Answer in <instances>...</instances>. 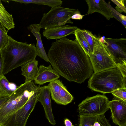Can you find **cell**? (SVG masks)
<instances>
[{"label":"cell","instance_id":"1","mask_svg":"<svg viewBox=\"0 0 126 126\" xmlns=\"http://www.w3.org/2000/svg\"><path fill=\"white\" fill-rule=\"evenodd\" d=\"M47 56L53 68L70 81L81 83L93 74L89 58L76 39L64 37L56 40Z\"/></svg>","mask_w":126,"mask_h":126},{"label":"cell","instance_id":"2","mask_svg":"<svg viewBox=\"0 0 126 126\" xmlns=\"http://www.w3.org/2000/svg\"><path fill=\"white\" fill-rule=\"evenodd\" d=\"M3 61V75L35 60L37 56L34 44L20 42L9 36L8 42L1 50Z\"/></svg>","mask_w":126,"mask_h":126},{"label":"cell","instance_id":"3","mask_svg":"<svg viewBox=\"0 0 126 126\" xmlns=\"http://www.w3.org/2000/svg\"><path fill=\"white\" fill-rule=\"evenodd\" d=\"M88 86L95 91L111 93L117 89L126 88V77L116 66L94 73L88 81Z\"/></svg>","mask_w":126,"mask_h":126},{"label":"cell","instance_id":"4","mask_svg":"<svg viewBox=\"0 0 126 126\" xmlns=\"http://www.w3.org/2000/svg\"><path fill=\"white\" fill-rule=\"evenodd\" d=\"M30 82H25L17 87L0 109V126H3L10 117L20 109L21 101L27 99L30 93Z\"/></svg>","mask_w":126,"mask_h":126},{"label":"cell","instance_id":"5","mask_svg":"<svg viewBox=\"0 0 126 126\" xmlns=\"http://www.w3.org/2000/svg\"><path fill=\"white\" fill-rule=\"evenodd\" d=\"M76 13H80L78 9L61 6L51 8L47 13H44L38 25L44 29L65 25L73 24L70 20L71 16Z\"/></svg>","mask_w":126,"mask_h":126},{"label":"cell","instance_id":"6","mask_svg":"<svg viewBox=\"0 0 126 126\" xmlns=\"http://www.w3.org/2000/svg\"><path fill=\"white\" fill-rule=\"evenodd\" d=\"M93 51L89 57L94 73L116 66L100 38L93 35Z\"/></svg>","mask_w":126,"mask_h":126},{"label":"cell","instance_id":"7","mask_svg":"<svg viewBox=\"0 0 126 126\" xmlns=\"http://www.w3.org/2000/svg\"><path fill=\"white\" fill-rule=\"evenodd\" d=\"M109 101L104 95L87 97L78 105L79 116H91L104 114L109 109Z\"/></svg>","mask_w":126,"mask_h":126},{"label":"cell","instance_id":"8","mask_svg":"<svg viewBox=\"0 0 126 126\" xmlns=\"http://www.w3.org/2000/svg\"><path fill=\"white\" fill-rule=\"evenodd\" d=\"M40 87L21 108L13 114L3 126H25L31 113L38 101Z\"/></svg>","mask_w":126,"mask_h":126},{"label":"cell","instance_id":"9","mask_svg":"<svg viewBox=\"0 0 126 126\" xmlns=\"http://www.w3.org/2000/svg\"><path fill=\"white\" fill-rule=\"evenodd\" d=\"M100 38L116 66L126 64V39Z\"/></svg>","mask_w":126,"mask_h":126},{"label":"cell","instance_id":"10","mask_svg":"<svg viewBox=\"0 0 126 126\" xmlns=\"http://www.w3.org/2000/svg\"><path fill=\"white\" fill-rule=\"evenodd\" d=\"M48 86L52 99L57 104L65 105L73 100V96L60 80L57 79L51 81Z\"/></svg>","mask_w":126,"mask_h":126},{"label":"cell","instance_id":"11","mask_svg":"<svg viewBox=\"0 0 126 126\" xmlns=\"http://www.w3.org/2000/svg\"><path fill=\"white\" fill-rule=\"evenodd\" d=\"M108 106L111 110L113 122L119 126L126 124V102L118 98L109 101Z\"/></svg>","mask_w":126,"mask_h":126},{"label":"cell","instance_id":"12","mask_svg":"<svg viewBox=\"0 0 126 126\" xmlns=\"http://www.w3.org/2000/svg\"><path fill=\"white\" fill-rule=\"evenodd\" d=\"M50 92L48 86L40 87V94L38 101L41 103L44 108L46 116L49 123L53 126L56 124L51 107Z\"/></svg>","mask_w":126,"mask_h":126},{"label":"cell","instance_id":"13","mask_svg":"<svg viewBox=\"0 0 126 126\" xmlns=\"http://www.w3.org/2000/svg\"><path fill=\"white\" fill-rule=\"evenodd\" d=\"M79 28L76 26L64 25L55 27L44 29L43 33V36L47 39L58 40L74 33Z\"/></svg>","mask_w":126,"mask_h":126},{"label":"cell","instance_id":"14","mask_svg":"<svg viewBox=\"0 0 126 126\" xmlns=\"http://www.w3.org/2000/svg\"><path fill=\"white\" fill-rule=\"evenodd\" d=\"M60 77V75L50 64L47 66L42 65L38 68L34 80L35 84L41 85L58 79Z\"/></svg>","mask_w":126,"mask_h":126},{"label":"cell","instance_id":"15","mask_svg":"<svg viewBox=\"0 0 126 126\" xmlns=\"http://www.w3.org/2000/svg\"><path fill=\"white\" fill-rule=\"evenodd\" d=\"M88 6L87 15L98 12L102 15L108 20L113 18L110 10L104 0H85Z\"/></svg>","mask_w":126,"mask_h":126},{"label":"cell","instance_id":"16","mask_svg":"<svg viewBox=\"0 0 126 126\" xmlns=\"http://www.w3.org/2000/svg\"><path fill=\"white\" fill-rule=\"evenodd\" d=\"M28 29L35 37L37 41L36 47L37 55L47 62L49 59L47 54L41 40V35L40 33L41 28L36 24H32L27 27Z\"/></svg>","mask_w":126,"mask_h":126},{"label":"cell","instance_id":"17","mask_svg":"<svg viewBox=\"0 0 126 126\" xmlns=\"http://www.w3.org/2000/svg\"><path fill=\"white\" fill-rule=\"evenodd\" d=\"M80 124L81 126H111L104 114L91 116H80Z\"/></svg>","mask_w":126,"mask_h":126},{"label":"cell","instance_id":"18","mask_svg":"<svg viewBox=\"0 0 126 126\" xmlns=\"http://www.w3.org/2000/svg\"><path fill=\"white\" fill-rule=\"evenodd\" d=\"M38 61L35 59L29 61L21 66V74L25 77V82L34 80L38 71Z\"/></svg>","mask_w":126,"mask_h":126},{"label":"cell","instance_id":"19","mask_svg":"<svg viewBox=\"0 0 126 126\" xmlns=\"http://www.w3.org/2000/svg\"><path fill=\"white\" fill-rule=\"evenodd\" d=\"M16 88L15 84L10 83L3 75L0 78V98L9 96Z\"/></svg>","mask_w":126,"mask_h":126},{"label":"cell","instance_id":"20","mask_svg":"<svg viewBox=\"0 0 126 126\" xmlns=\"http://www.w3.org/2000/svg\"><path fill=\"white\" fill-rule=\"evenodd\" d=\"M0 22L8 30L15 27L12 15L7 11L1 0H0Z\"/></svg>","mask_w":126,"mask_h":126},{"label":"cell","instance_id":"21","mask_svg":"<svg viewBox=\"0 0 126 126\" xmlns=\"http://www.w3.org/2000/svg\"><path fill=\"white\" fill-rule=\"evenodd\" d=\"M10 0L24 3L25 4L32 3L38 5H45L51 8L56 6H61L63 4V1L61 0Z\"/></svg>","mask_w":126,"mask_h":126},{"label":"cell","instance_id":"22","mask_svg":"<svg viewBox=\"0 0 126 126\" xmlns=\"http://www.w3.org/2000/svg\"><path fill=\"white\" fill-rule=\"evenodd\" d=\"M74 34L75 36V39L89 57L92 53L89 45L82 34V30L79 28L75 32Z\"/></svg>","mask_w":126,"mask_h":126},{"label":"cell","instance_id":"23","mask_svg":"<svg viewBox=\"0 0 126 126\" xmlns=\"http://www.w3.org/2000/svg\"><path fill=\"white\" fill-rule=\"evenodd\" d=\"M104 3L107 7L110 10L113 17H114L120 22L126 28V16L121 14L114 9L110 5V2L108 3L104 1Z\"/></svg>","mask_w":126,"mask_h":126},{"label":"cell","instance_id":"24","mask_svg":"<svg viewBox=\"0 0 126 126\" xmlns=\"http://www.w3.org/2000/svg\"><path fill=\"white\" fill-rule=\"evenodd\" d=\"M8 40L7 31L3 25L0 22V51L7 44Z\"/></svg>","mask_w":126,"mask_h":126},{"label":"cell","instance_id":"25","mask_svg":"<svg viewBox=\"0 0 126 126\" xmlns=\"http://www.w3.org/2000/svg\"><path fill=\"white\" fill-rule=\"evenodd\" d=\"M82 31L85 38L88 43L92 53L93 51L94 42L93 39V35L88 30H82Z\"/></svg>","mask_w":126,"mask_h":126},{"label":"cell","instance_id":"26","mask_svg":"<svg viewBox=\"0 0 126 126\" xmlns=\"http://www.w3.org/2000/svg\"><path fill=\"white\" fill-rule=\"evenodd\" d=\"M111 1L116 5V10L119 12L126 13V0H111Z\"/></svg>","mask_w":126,"mask_h":126},{"label":"cell","instance_id":"27","mask_svg":"<svg viewBox=\"0 0 126 126\" xmlns=\"http://www.w3.org/2000/svg\"><path fill=\"white\" fill-rule=\"evenodd\" d=\"M111 93L117 98L126 102V88L117 89Z\"/></svg>","mask_w":126,"mask_h":126},{"label":"cell","instance_id":"28","mask_svg":"<svg viewBox=\"0 0 126 126\" xmlns=\"http://www.w3.org/2000/svg\"><path fill=\"white\" fill-rule=\"evenodd\" d=\"M4 68V63L1 51H0V78L3 75Z\"/></svg>","mask_w":126,"mask_h":126},{"label":"cell","instance_id":"29","mask_svg":"<svg viewBox=\"0 0 126 126\" xmlns=\"http://www.w3.org/2000/svg\"><path fill=\"white\" fill-rule=\"evenodd\" d=\"M117 66L119 68L123 76L126 77V64L120 65Z\"/></svg>","mask_w":126,"mask_h":126},{"label":"cell","instance_id":"30","mask_svg":"<svg viewBox=\"0 0 126 126\" xmlns=\"http://www.w3.org/2000/svg\"><path fill=\"white\" fill-rule=\"evenodd\" d=\"M84 16V15H82L80 13H76L71 16V19L81 20L82 18Z\"/></svg>","mask_w":126,"mask_h":126},{"label":"cell","instance_id":"31","mask_svg":"<svg viewBox=\"0 0 126 126\" xmlns=\"http://www.w3.org/2000/svg\"><path fill=\"white\" fill-rule=\"evenodd\" d=\"M9 97L0 98V109L8 100Z\"/></svg>","mask_w":126,"mask_h":126},{"label":"cell","instance_id":"32","mask_svg":"<svg viewBox=\"0 0 126 126\" xmlns=\"http://www.w3.org/2000/svg\"><path fill=\"white\" fill-rule=\"evenodd\" d=\"M64 123L65 126H73L71 122L67 118L64 119Z\"/></svg>","mask_w":126,"mask_h":126},{"label":"cell","instance_id":"33","mask_svg":"<svg viewBox=\"0 0 126 126\" xmlns=\"http://www.w3.org/2000/svg\"><path fill=\"white\" fill-rule=\"evenodd\" d=\"M124 126H126V124Z\"/></svg>","mask_w":126,"mask_h":126},{"label":"cell","instance_id":"34","mask_svg":"<svg viewBox=\"0 0 126 126\" xmlns=\"http://www.w3.org/2000/svg\"><path fill=\"white\" fill-rule=\"evenodd\" d=\"M78 126H81L80 125H79Z\"/></svg>","mask_w":126,"mask_h":126}]
</instances>
